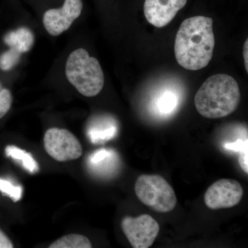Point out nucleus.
Wrapping results in <instances>:
<instances>
[{
	"label": "nucleus",
	"mask_w": 248,
	"mask_h": 248,
	"mask_svg": "<svg viewBox=\"0 0 248 248\" xmlns=\"http://www.w3.org/2000/svg\"><path fill=\"white\" fill-rule=\"evenodd\" d=\"M215 45L213 19L204 16L187 18L176 35V60L186 69H202L211 61Z\"/></svg>",
	"instance_id": "f257e3e1"
},
{
	"label": "nucleus",
	"mask_w": 248,
	"mask_h": 248,
	"mask_svg": "<svg viewBox=\"0 0 248 248\" xmlns=\"http://www.w3.org/2000/svg\"><path fill=\"white\" fill-rule=\"evenodd\" d=\"M241 100L239 84L232 77L217 74L204 81L196 93L199 113L208 119L227 117L236 110Z\"/></svg>",
	"instance_id": "f03ea898"
},
{
	"label": "nucleus",
	"mask_w": 248,
	"mask_h": 248,
	"mask_svg": "<svg viewBox=\"0 0 248 248\" xmlns=\"http://www.w3.org/2000/svg\"><path fill=\"white\" fill-rule=\"evenodd\" d=\"M65 71L68 81L85 97L97 95L104 87V76L100 63L84 48L72 52Z\"/></svg>",
	"instance_id": "7ed1b4c3"
},
{
	"label": "nucleus",
	"mask_w": 248,
	"mask_h": 248,
	"mask_svg": "<svg viewBox=\"0 0 248 248\" xmlns=\"http://www.w3.org/2000/svg\"><path fill=\"white\" fill-rule=\"evenodd\" d=\"M135 191L141 203L157 213L172 211L177 203L174 189L159 175L142 174L135 182Z\"/></svg>",
	"instance_id": "20e7f679"
},
{
	"label": "nucleus",
	"mask_w": 248,
	"mask_h": 248,
	"mask_svg": "<svg viewBox=\"0 0 248 248\" xmlns=\"http://www.w3.org/2000/svg\"><path fill=\"white\" fill-rule=\"evenodd\" d=\"M44 143L46 153L59 162L78 159L82 155V146L79 140L66 129H48Z\"/></svg>",
	"instance_id": "39448f33"
},
{
	"label": "nucleus",
	"mask_w": 248,
	"mask_h": 248,
	"mask_svg": "<svg viewBox=\"0 0 248 248\" xmlns=\"http://www.w3.org/2000/svg\"><path fill=\"white\" fill-rule=\"evenodd\" d=\"M122 228L134 248L151 247L160 230L157 221L148 215H142L138 217H124L122 221Z\"/></svg>",
	"instance_id": "423d86ee"
},
{
	"label": "nucleus",
	"mask_w": 248,
	"mask_h": 248,
	"mask_svg": "<svg viewBox=\"0 0 248 248\" xmlns=\"http://www.w3.org/2000/svg\"><path fill=\"white\" fill-rule=\"evenodd\" d=\"M244 189L237 181L221 179L214 183L204 195V202L211 210L231 208L240 203Z\"/></svg>",
	"instance_id": "0eeeda50"
},
{
	"label": "nucleus",
	"mask_w": 248,
	"mask_h": 248,
	"mask_svg": "<svg viewBox=\"0 0 248 248\" xmlns=\"http://www.w3.org/2000/svg\"><path fill=\"white\" fill-rule=\"evenodd\" d=\"M83 9L81 0H65L61 9L46 11L43 24L50 35L58 36L69 29L72 24L79 17Z\"/></svg>",
	"instance_id": "6e6552de"
},
{
	"label": "nucleus",
	"mask_w": 248,
	"mask_h": 248,
	"mask_svg": "<svg viewBox=\"0 0 248 248\" xmlns=\"http://www.w3.org/2000/svg\"><path fill=\"white\" fill-rule=\"evenodd\" d=\"M187 0H145L144 15L155 27H166L186 6Z\"/></svg>",
	"instance_id": "1a4fd4ad"
},
{
	"label": "nucleus",
	"mask_w": 248,
	"mask_h": 248,
	"mask_svg": "<svg viewBox=\"0 0 248 248\" xmlns=\"http://www.w3.org/2000/svg\"><path fill=\"white\" fill-rule=\"evenodd\" d=\"M4 42L10 48L17 50L20 53L29 51L35 42L32 31L27 27H20L9 31L4 37Z\"/></svg>",
	"instance_id": "9d476101"
},
{
	"label": "nucleus",
	"mask_w": 248,
	"mask_h": 248,
	"mask_svg": "<svg viewBox=\"0 0 248 248\" xmlns=\"http://www.w3.org/2000/svg\"><path fill=\"white\" fill-rule=\"evenodd\" d=\"M177 92V90L173 84L165 85L163 89L160 90L159 95L156 97L155 102L156 110L160 113L168 115L174 110L177 107L179 97Z\"/></svg>",
	"instance_id": "9b49d317"
},
{
	"label": "nucleus",
	"mask_w": 248,
	"mask_h": 248,
	"mask_svg": "<svg viewBox=\"0 0 248 248\" xmlns=\"http://www.w3.org/2000/svg\"><path fill=\"white\" fill-rule=\"evenodd\" d=\"M5 152L7 156H11L17 161H20L23 167L28 172L33 174L39 170L38 164L31 153L16 146H8L5 149Z\"/></svg>",
	"instance_id": "f8f14e48"
},
{
	"label": "nucleus",
	"mask_w": 248,
	"mask_h": 248,
	"mask_svg": "<svg viewBox=\"0 0 248 248\" xmlns=\"http://www.w3.org/2000/svg\"><path fill=\"white\" fill-rule=\"evenodd\" d=\"M49 248H91V241L84 235L71 234L54 241Z\"/></svg>",
	"instance_id": "ddd939ff"
},
{
	"label": "nucleus",
	"mask_w": 248,
	"mask_h": 248,
	"mask_svg": "<svg viewBox=\"0 0 248 248\" xmlns=\"http://www.w3.org/2000/svg\"><path fill=\"white\" fill-rule=\"evenodd\" d=\"M22 53L15 48H10L0 55V69L9 71L19 63Z\"/></svg>",
	"instance_id": "4468645a"
},
{
	"label": "nucleus",
	"mask_w": 248,
	"mask_h": 248,
	"mask_svg": "<svg viewBox=\"0 0 248 248\" xmlns=\"http://www.w3.org/2000/svg\"><path fill=\"white\" fill-rule=\"evenodd\" d=\"M0 191L11 197L14 202L22 198L23 188L21 186H14L9 181L0 179Z\"/></svg>",
	"instance_id": "2eb2a0df"
},
{
	"label": "nucleus",
	"mask_w": 248,
	"mask_h": 248,
	"mask_svg": "<svg viewBox=\"0 0 248 248\" xmlns=\"http://www.w3.org/2000/svg\"><path fill=\"white\" fill-rule=\"evenodd\" d=\"M13 97L11 91L3 87L0 82V119L8 113L12 106Z\"/></svg>",
	"instance_id": "dca6fc26"
},
{
	"label": "nucleus",
	"mask_w": 248,
	"mask_h": 248,
	"mask_svg": "<svg viewBox=\"0 0 248 248\" xmlns=\"http://www.w3.org/2000/svg\"><path fill=\"white\" fill-rule=\"evenodd\" d=\"M239 163L241 169L246 174L248 173V147L240 151Z\"/></svg>",
	"instance_id": "f3484780"
},
{
	"label": "nucleus",
	"mask_w": 248,
	"mask_h": 248,
	"mask_svg": "<svg viewBox=\"0 0 248 248\" xmlns=\"http://www.w3.org/2000/svg\"><path fill=\"white\" fill-rule=\"evenodd\" d=\"M14 248V246L11 240L4 232L0 229V248Z\"/></svg>",
	"instance_id": "a211bd4d"
},
{
	"label": "nucleus",
	"mask_w": 248,
	"mask_h": 248,
	"mask_svg": "<svg viewBox=\"0 0 248 248\" xmlns=\"http://www.w3.org/2000/svg\"><path fill=\"white\" fill-rule=\"evenodd\" d=\"M248 40L246 41V43H245L244 45V61H245V66H246V71L247 72L248 71Z\"/></svg>",
	"instance_id": "6ab92c4d"
}]
</instances>
